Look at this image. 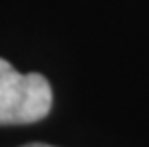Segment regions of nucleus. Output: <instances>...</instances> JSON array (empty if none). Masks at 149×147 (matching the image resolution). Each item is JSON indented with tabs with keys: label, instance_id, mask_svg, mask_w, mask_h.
Instances as JSON below:
<instances>
[{
	"label": "nucleus",
	"instance_id": "nucleus-1",
	"mask_svg": "<svg viewBox=\"0 0 149 147\" xmlns=\"http://www.w3.org/2000/svg\"><path fill=\"white\" fill-rule=\"evenodd\" d=\"M53 88L40 73H18L0 57V125L37 123L48 116Z\"/></svg>",
	"mask_w": 149,
	"mask_h": 147
},
{
	"label": "nucleus",
	"instance_id": "nucleus-2",
	"mask_svg": "<svg viewBox=\"0 0 149 147\" xmlns=\"http://www.w3.org/2000/svg\"><path fill=\"white\" fill-rule=\"evenodd\" d=\"M22 147H55V145H46V143H29V145H22Z\"/></svg>",
	"mask_w": 149,
	"mask_h": 147
}]
</instances>
